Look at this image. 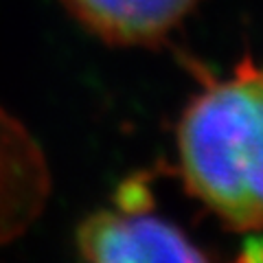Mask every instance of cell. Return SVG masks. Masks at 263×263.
<instances>
[{
	"instance_id": "obj_4",
	"label": "cell",
	"mask_w": 263,
	"mask_h": 263,
	"mask_svg": "<svg viewBox=\"0 0 263 263\" xmlns=\"http://www.w3.org/2000/svg\"><path fill=\"white\" fill-rule=\"evenodd\" d=\"M48 171L33 138L0 112V241L18 235L40 213Z\"/></svg>"
},
{
	"instance_id": "obj_2",
	"label": "cell",
	"mask_w": 263,
	"mask_h": 263,
	"mask_svg": "<svg viewBox=\"0 0 263 263\" xmlns=\"http://www.w3.org/2000/svg\"><path fill=\"white\" fill-rule=\"evenodd\" d=\"M86 263H209L197 246L147 206L99 211L77 230Z\"/></svg>"
},
{
	"instance_id": "obj_3",
	"label": "cell",
	"mask_w": 263,
	"mask_h": 263,
	"mask_svg": "<svg viewBox=\"0 0 263 263\" xmlns=\"http://www.w3.org/2000/svg\"><path fill=\"white\" fill-rule=\"evenodd\" d=\"M79 24L114 46H156L197 0H62Z\"/></svg>"
},
{
	"instance_id": "obj_5",
	"label": "cell",
	"mask_w": 263,
	"mask_h": 263,
	"mask_svg": "<svg viewBox=\"0 0 263 263\" xmlns=\"http://www.w3.org/2000/svg\"><path fill=\"white\" fill-rule=\"evenodd\" d=\"M235 263H263V248H248Z\"/></svg>"
},
{
	"instance_id": "obj_1",
	"label": "cell",
	"mask_w": 263,
	"mask_h": 263,
	"mask_svg": "<svg viewBox=\"0 0 263 263\" xmlns=\"http://www.w3.org/2000/svg\"><path fill=\"white\" fill-rule=\"evenodd\" d=\"M180 174L235 230L263 228V66L250 57L211 79L178 121Z\"/></svg>"
}]
</instances>
